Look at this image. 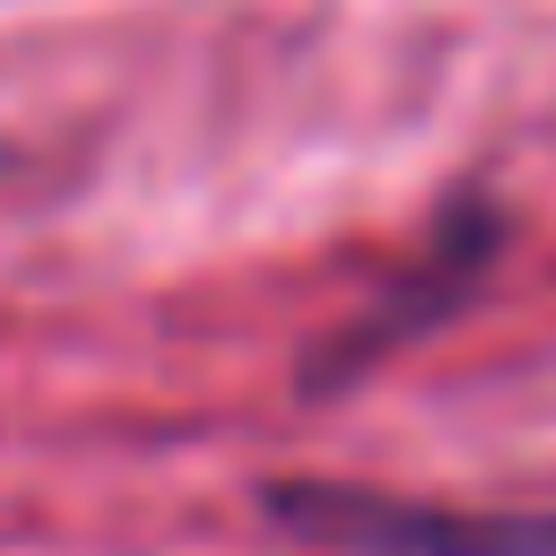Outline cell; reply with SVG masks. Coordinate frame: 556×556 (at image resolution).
Instances as JSON below:
<instances>
[{
    "instance_id": "obj_1",
    "label": "cell",
    "mask_w": 556,
    "mask_h": 556,
    "mask_svg": "<svg viewBox=\"0 0 556 556\" xmlns=\"http://www.w3.org/2000/svg\"><path fill=\"white\" fill-rule=\"evenodd\" d=\"M434 243H443V252H434V269H426V278H408V287H391V295H382V313H374V321L339 348L348 365H365V356L400 348L417 321H434V304H452V287L478 269V252H495V217H460V226H443Z\"/></svg>"
}]
</instances>
